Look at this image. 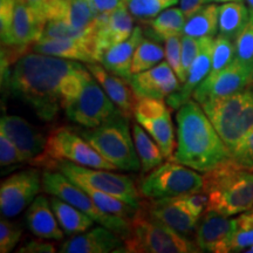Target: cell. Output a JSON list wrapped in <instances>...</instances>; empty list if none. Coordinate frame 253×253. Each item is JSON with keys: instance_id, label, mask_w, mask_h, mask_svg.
<instances>
[{"instance_id": "obj_43", "label": "cell", "mask_w": 253, "mask_h": 253, "mask_svg": "<svg viewBox=\"0 0 253 253\" xmlns=\"http://www.w3.org/2000/svg\"><path fill=\"white\" fill-rule=\"evenodd\" d=\"M21 233L23 230L19 224L6 219L0 221V252L8 253L12 251L20 240Z\"/></svg>"}, {"instance_id": "obj_33", "label": "cell", "mask_w": 253, "mask_h": 253, "mask_svg": "<svg viewBox=\"0 0 253 253\" xmlns=\"http://www.w3.org/2000/svg\"><path fill=\"white\" fill-rule=\"evenodd\" d=\"M164 55H166V50L163 49L162 46L154 41L142 39L135 50L134 58H132L131 73L137 74V73L155 67L158 63L162 62Z\"/></svg>"}, {"instance_id": "obj_10", "label": "cell", "mask_w": 253, "mask_h": 253, "mask_svg": "<svg viewBox=\"0 0 253 253\" xmlns=\"http://www.w3.org/2000/svg\"><path fill=\"white\" fill-rule=\"evenodd\" d=\"M52 170H59L78 185H89L114 197L122 199L136 209L142 203L140 189L130 177L114 173L113 170L94 169L79 166L69 161H58Z\"/></svg>"}, {"instance_id": "obj_16", "label": "cell", "mask_w": 253, "mask_h": 253, "mask_svg": "<svg viewBox=\"0 0 253 253\" xmlns=\"http://www.w3.org/2000/svg\"><path fill=\"white\" fill-rule=\"evenodd\" d=\"M134 28V17L126 2L112 13L99 15L94 27V47L97 62L107 49L129 39Z\"/></svg>"}, {"instance_id": "obj_4", "label": "cell", "mask_w": 253, "mask_h": 253, "mask_svg": "<svg viewBox=\"0 0 253 253\" xmlns=\"http://www.w3.org/2000/svg\"><path fill=\"white\" fill-rule=\"evenodd\" d=\"M123 240L125 252L129 253L201 252L196 242L155 219L141 205L131 218L130 232Z\"/></svg>"}, {"instance_id": "obj_3", "label": "cell", "mask_w": 253, "mask_h": 253, "mask_svg": "<svg viewBox=\"0 0 253 253\" xmlns=\"http://www.w3.org/2000/svg\"><path fill=\"white\" fill-rule=\"evenodd\" d=\"M203 179L209 198L207 211L231 217L253 208V170L232 157L205 172Z\"/></svg>"}, {"instance_id": "obj_50", "label": "cell", "mask_w": 253, "mask_h": 253, "mask_svg": "<svg viewBox=\"0 0 253 253\" xmlns=\"http://www.w3.org/2000/svg\"><path fill=\"white\" fill-rule=\"evenodd\" d=\"M181 8L186 19L194 15L196 12L199 11L204 5L208 4V0H179Z\"/></svg>"}, {"instance_id": "obj_35", "label": "cell", "mask_w": 253, "mask_h": 253, "mask_svg": "<svg viewBox=\"0 0 253 253\" xmlns=\"http://www.w3.org/2000/svg\"><path fill=\"white\" fill-rule=\"evenodd\" d=\"M251 131H253V101L237 116L229 130L221 136V140L232 151Z\"/></svg>"}, {"instance_id": "obj_17", "label": "cell", "mask_w": 253, "mask_h": 253, "mask_svg": "<svg viewBox=\"0 0 253 253\" xmlns=\"http://www.w3.org/2000/svg\"><path fill=\"white\" fill-rule=\"evenodd\" d=\"M0 131L4 132L32 166L39 164L46 149L47 138L36 126L17 115H4L0 120Z\"/></svg>"}, {"instance_id": "obj_52", "label": "cell", "mask_w": 253, "mask_h": 253, "mask_svg": "<svg viewBox=\"0 0 253 253\" xmlns=\"http://www.w3.org/2000/svg\"><path fill=\"white\" fill-rule=\"evenodd\" d=\"M162 1H164L166 2V4L169 6V7H171V6H173V5H176L177 2L179 1V0H162Z\"/></svg>"}, {"instance_id": "obj_51", "label": "cell", "mask_w": 253, "mask_h": 253, "mask_svg": "<svg viewBox=\"0 0 253 253\" xmlns=\"http://www.w3.org/2000/svg\"><path fill=\"white\" fill-rule=\"evenodd\" d=\"M231 1H244V0H208V4H211V2H231Z\"/></svg>"}, {"instance_id": "obj_9", "label": "cell", "mask_w": 253, "mask_h": 253, "mask_svg": "<svg viewBox=\"0 0 253 253\" xmlns=\"http://www.w3.org/2000/svg\"><path fill=\"white\" fill-rule=\"evenodd\" d=\"M204 179L197 170L169 160L160 164L140 183V192L148 199L178 197L203 190Z\"/></svg>"}, {"instance_id": "obj_20", "label": "cell", "mask_w": 253, "mask_h": 253, "mask_svg": "<svg viewBox=\"0 0 253 253\" xmlns=\"http://www.w3.org/2000/svg\"><path fill=\"white\" fill-rule=\"evenodd\" d=\"M252 101L253 87H250L235 94L208 100L201 106L221 137L229 130L242 110Z\"/></svg>"}, {"instance_id": "obj_18", "label": "cell", "mask_w": 253, "mask_h": 253, "mask_svg": "<svg viewBox=\"0 0 253 253\" xmlns=\"http://www.w3.org/2000/svg\"><path fill=\"white\" fill-rule=\"evenodd\" d=\"M141 207L155 219L166 224L170 229L175 230L176 232L183 236L194 233L198 225L199 218L196 217L185 207L179 196L170 198L149 199L148 202H142Z\"/></svg>"}, {"instance_id": "obj_48", "label": "cell", "mask_w": 253, "mask_h": 253, "mask_svg": "<svg viewBox=\"0 0 253 253\" xmlns=\"http://www.w3.org/2000/svg\"><path fill=\"white\" fill-rule=\"evenodd\" d=\"M19 253H54L55 249L54 245L49 243H43L41 240H31L26 244L21 245L19 250Z\"/></svg>"}, {"instance_id": "obj_1", "label": "cell", "mask_w": 253, "mask_h": 253, "mask_svg": "<svg viewBox=\"0 0 253 253\" xmlns=\"http://www.w3.org/2000/svg\"><path fill=\"white\" fill-rule=\"evenodd\" d=\"M91 77L75 60L34 52L21 56L2 84L41 120L52 121L81 94Z\"/></svg>"}, {"instance_id": "obj_49", "label": "cell", "mask_w": 253, "mask_h": 253, "mask_svg": "<svg viewBox=\"0 0 253 253\" xmlns=\"http://www.w3.org/2000/svg\"><path fill=\"white\" fill-rule=\"evenodd\" d=\"M99 15H107L119 8L126 0H88Z\"/></svg>"}, {"instance_id": "obj_38", "label": "cell", "mask_w": 253, "mask_h": 253, "mask_svg": "<svg viewBox=\"0 0 253 253\" xmlns=\"http://www.w3.org/2000/svg\"><path fill=\"white\" fill-rule=\"evenodd\" d=\"M236 59V45L235 41L219 34L213 41L212 50V63L211 71L209 74L221 71L227 67Z\"/></svg>"}, {"instance_id": "obj_28", "label": "cell", "mask_w": 253, "mask_h": 253, "mask_svg": "<svg viewBox=\"0 0 253 253\" xmlns=\"http://www.w3.org/2000/svg\"><path fill=\"white\" fill-rule=\"evenodd\" d=\"M250 20V9L242 1L224 2L219 6L218 31L221 36L236 41Z\"/></svg>"}, {"instance_id": "obj_42", "label": "cell", "mask_w": 253, "mask_h": 253, "mask_svg": "<svg viewBox=\"0 0 253 253\" xmlns=\"http://www.w3.org/2000/svg\"><path fill=\"white\" fill-rule=\"evenodd\" d=\"M181 38L182 36H175L166 39V58L167 62L169 63L172 71L176 73V75L183 84L185 82V78L182 71Z\"/></svg>"}, {"instance_id": "obj_47", "label": "cell", "mask_w": 253, "mask_h": 253, "mask_svg": "<svg viewBox=\"0 0 253 253\" xmlns=\"http://www.w3.org/2000/svg\"><path fill=\"white\" fill-rule=\"evenodd\" d=\"M182 198L183 203L185 204V207L195 214L196 217L201 218L203 216V213L207 211L209 198L208 195L202 190V191L197 192H191V194H185L179 196Z\"/></svg>"}, {"instance_id": "obj_7", "label": "cell", "mask_w": 253, "mask_h": 253, "mask_svg": "<svg viewBox=\"0 0 253 253\" xmlns=\"http://www.w3.org/2000/svg\"><path fill=\"white\" fill-rule=\"evenodd\" d=\"M42 188L47 194L55 196L62 201L67 202L68 204L78 208L82 212L88 214L90 218L101 224V225L108 227L114 232L121 236L123 239L129 235L131 230V218L120 217L115 214L104 213L95 205L90 196L84 191L81 186L74 183L63 175L59 170L46 169L42 171Z\"/></svg>"}, {"instance_id": "obj_53", "label": "cell", "mask_w": 253, "mask_h": 253, "mask_svg": "<svg viewBox=\"0 0 253 253\" xmlns=\"http://www.w3.org/2000/svg\"><path fill=\"white\" fill-rule=\"evenodd\" d=\"M246 4L249 6V9H250V13H253V0H245Z\"/></svg>"}, {"instance_id": "obj_11", "label": "cell", "mask_w": 253, "mask_h": 253, "mask_svg": "<svg viewBox=\"0 0 253 253\" xmlns=\"http://www.w3.org/2000/svg\"><path fill=\"white\" fill-rule=\"evenodd\" d=\"M120 112L101 84L91 77L81 94L66 108L71 121L86 128H96Z\"/></svg>"}, {"instance_id": "obj_32", "label": "cell", "mask_w": 253, "mask_h": 253, "mask_svg": "<svg viewBox=\"0 0 253 253\" xmlns=\"http://www.w3.org/2000/svg\"><path fill=\"white\" fill-rule=\"evenodd\" d=\"M79 186H81V188L90 196V198L93 199L95 205H96V207L104 213L115 214V216L126 218H132V216H134L136 212V210H137L136 208L126 203L122 199L114 197V196L106 194V192L103 191H100V190L95 188H91L89 185Z\"/></svg>"}, {"instance_id": "obj_45", "label": "cell", "mask_w": 253, "mask_h": 253, "mask_svg": "<svg viewBox=\"0 0 253 253\" xmlns=\"http://www.w3.org/2000/svg\"><path fill=\"white\" fill-rule=\"evenodd\" d=\"M181 45H182V71L186 81L190 68H191L196 56L198 54L199 39H196V38L183 34L181 38Z\"/></svg>"}, {"instance_id": "obj_12", "label": "cell", "mask_w": 253, "mask_h": 253, "mask_svg": "<svg viewBox=\"0 0 253 253\" xmlns=\"http://www.w3.org/2000/svg\"><path fill=\"white\" fill-rule=\"evenodd\" d=\"M163 99L140 97L136 103L134 116L140 125L156 141L164 158L172 157L176 150L175 129L171 112Z\"/></svg>"}, {"instance_id": "obj_34", "label": "cell", "mask_w": 253, "mask_h": 253, "mask_svg": "<svg viewBox=\"0 0 253 253\" xmlns=\"http://www.w3.org/2000/svg\"><path fill=\"white\" fill-rule=\"evenodd\" d=\"M99 14L88 0H67L65 20L73 27L82 31L93 30Z\"/></svg>"}, {"instance_id": "obj_21", "label": "cell", "mask_w": 253, "mask_h": 253, "mask_svg": "<svg viewBox=\"0 0 253 253\" xmlns=\"http://www.w3.org/2000/svg\"><path fill=\"white\" fill-rule=\"evenodd\" d=\"M213 37H204L199 39V50L186 78V81L175 93L167 97L168 106L171 109H178L191 99L199 84L208 77L211 71L213 50Z\"/></svg>"}, {"instance_id": "obj_41", "label": "cell", "mask_w": 253, "mask_h": 253, "mask_svg": "<svg viewBox=\"0 0 253 253\" xmlns=\"http://www.w3.org/2000/svg\"><path fill=\"white\" fill-rule=\"evenodd\" d=\"M31 7L43 20H65L67 13V0H27Z\"/></svg>"}, {"instance_id": "obj_23", "label": "cell", "mask_w": 253, "mask_h": 253, "mask_svg": "<svg viewBox=\"0 0 253 253\" xmlns=\"http://www.w3.org/2000/svg\"><path fill=\"white\" fill-rule=\"evenodd\" d=\"M87 68L95 78V80L101 84L110 100L116 104L120 112L126 118H131L134 115L136 103L140 96L135 93L130 81L128 79L113 74L107 71L102 65H97L96 62L88 63Z\"/></svg>"}, {"instance_id": "obj_25", "label": "cell", "mask_w": 253, "mask_h": 253, "mask_svg": "<svg viewBox=\"0 0 253 253\" xmlns=\"http://www.w3.org/2000/svg\"><path fill=\"white\" fill-rule=\"evenodd\" d=\"M33 50L41 54L75 60V61L87 63L97 62L93 40L52 39L37 41L33 45Z\"/></svg>"}, {"instance_id": "obj_22", "label": "cell", "mask_w": 253, "mask_h": 253, "mask_svg": "<svg viewBox=\"0 0 253 253\" xmlns=\"http://www.w3.org/2000/svg\"><path fill=\"white\" fill-rule=\"evenodd\" d=\"M62 253L125 252V240L108 227L101 225L75 235L60 249Z\"/></svg>"}, {"instance_id": "obj_31", "label": "cell", "mask_w": 253, "mask_h": 253, "mask_svg": "<svg viewBox=\"0 0 253 253\" xmlns=\"http://www.w3.org/2000/svg\"><path fill=\"white\" fill-rule=\"evenodd\" d=\"M186 17L181 8H166L150 21L151 30L160 39L166 40L170 37L183 36Z\"/></svg>"}, {"instance_id": "obj_15", "label": "cell", "mask_w": 253, "mask_h": 253, "mask_svg": "<svg viewBox=\"0 0 253 253\" xmlns=\"http://www.w3.org/2000/svg\"><path fill=\"white\" fill-rule=\"evenodd\" d=\"M236 229L237 219H229L227 216L216 211H205L196 227L195 242L203 252H231V243Z\"/></svg>"}, {"instance_id": "obj_2", "label": "cell", "mask_w": 253, "mask_h": 253, "mask_svg": "<svg viewBox=\"0 0 253 253\" xmlns=\"http://www.w3.org/2000/svg\"><path fill=\"white\" fill-rule=\"evenodd\" d=\"M176 122L177 145L170 160L207 172L231 158L230 149L197 101L179 107Z\"/></svg>"}, {"instance_id": "obj_40", "label": "cell", "mask_w": 253, "mask_h": 253, "mask_svg": "<svg viewBox=\"0 0 253 253\" xmlns=\"http://www.w3.org/2000/svg\"><path fill=\"white\" fill-rule=\"evenodd\" d=\"M131 15L138 20H153L169 7L162 0H126Z\"/></svg>"}, {"instance_id": "obj_54", "label": "cell", "mask_w": 253, "mask_h": 253, "mask_svg": "<svg viewBox=\"0 0 253 253\" xmlns=\"http://www.w3.org/2000/svg\"><path fill=\"white\" fill-rule=\"evenodd\" d=\"M246 252H253V248H251V249H249V250H248V251H246Z\"/></svg>"}, {"instance_id": "obj_14", "label": "cell", "mask_w": 253, "mask_h": 253, "mask_svg": "<svg viewBox=\"0 0 253 253\" xmlns=\"http://www.w3.org/2000/svg\"><path fill=\"white\" fill-rule=\"evenodd\" d=\"M250 87H253L252 73L235 59L227 67L209 74L196 88L192 97L202 104L208 100L235 94Z\"/></svg>"}, {"instance_id": "obj_39", "label": "cell", "mask_w": 253, "mask_h": 253, "mask_svg": "<svg viewBox=\"0 0 253 253\" xmlns=\"http://www.w3.org/2000/svg\"><path fill=\"white\" fill-rule=\"evenodd\" d=\"M236 59L242 62L253 75V13H250V20L242 33L237 37Z\"/></svg>"}, {"instance_id": "obj_30", "label": "cell", "mask_w": 253, "mask_h": 253, "mask_svg": "<svg viewBox=\"0 0 253 253\" xmlns=\"http://www.w3.org/2000/svg\"><path fill=\"white\" fill-rule=\"evenodd\" d=\"M218 13L219 6L211 4L204 5L194 15L186 19L183 34L201 39L204 37H214L218 31Z\"/></svg>"}, {"instance_id": "obj_19", "label": "cell", "mask_w": 253, "mask_h": 253, "mask_svg": "<svg viewBox=\"0 0 253 253\" xmlns=\"http://www.w3.org/2000/svg\"><path fill=\"white\" fill-rule=\"evenodd\" d=\"M131 87L140 97L164 99L179 88L181 81L167 61H162L148 71L132 74Z\"/></svg>"}, {"instance_id": "obj_26", "label": "cell", "mask_w": 253, "mask_h": 253, "mask_svg": "<svg viewBox=\"0 0 253 253\" xmlns=\"http://www.w3.org/2000/svg\"><path fill=\"white\" fill-rule=\"evenodd\" d=\"M142 39H143V34H142L141 27H135L129 39L107 49L101 56L99 62L107 71L129 80L132 77V58Z\"/></svg>"}, {"instance_id": "obj_36", "label": "cell", "mask_w": 253, "mask_h": 253, "mask_svg": "<svg viewBox=\"0 0 253 253\" xmlns=\"http://www.w3.org/2000/svg\"><path fill=\"white\" fill-rule=\"evenodd\" d=\"M52 39H84L94 41V28L89 31H82L73 27L66 20H49L46 23L38 41Z\"/></svg>"}, {"instance_id": "obj_44", "label": "cell", "mask_w": 253, "mask_h": 253, "mask_svg": "<svg viewBox=\"0 0 253 253\" xmlns=\"http://www.w3.org/2000/svg\"><path fill=\"white\" fill-rule=\"evenodd\" d=\"M23 162H26V160L21 151L4 132L0 131V164L1 167H9Z\"/></svg>"}, {"instance_id": "obj_8", "label": "cell", "mask_w": 253, "mask_h": 253, "mask_svg": "<svg viewBox=\"0 0 253 253\" xmlns=\"http://www.w3.org/2000/svg\"><path fill=\"white\" fill-rule=\"evenodd\" d=\"M62 160L94 169L118 170L113 163L95 150L86 138L80 137L65 126L53 130L47 137L46 149L38 167L53 169L55 163Z\"/></svg>"}, {"instance_id": "obj_46", "label": "cell", "mask_w": 253, "mask_h": 253, "mask_svg": "<svg viewBox=\"0 0 253 253\" xmlns=\"http://www.w3.org/2000/svg\"><path fill=\"white\" fill-rule=\"evenodd\" d=\"M231 157L242 166L253 170V131L231 151Z\"/></svg>"}, {"instance_id": "obj_13", "label": "cell", "mask_w": 253, "mask_h": 253, "mask_svg": "<svg viewBox=\"0 0 253 253\" xmlns=\"http://www.w3.org/2000/svg\"><path fill=\"white\" fill-rule=\"evenodd\" d=\"M42 188V172L38 169L24 170L5 178L0 185V210L6 218L19 213L37 198Z\"/></svg>"}, {"instance_id": "obj_27", "label": "cell", "mask_w": 253, "mask_h": 253, "mask_svg": "<svg viewBox=\"0 0 253 253\" xmlns=\"http://www.w3.org/2000/svg\"><path fill=\"white\" fill-rule=\"evenodd\" d=\"M53 211H54L56 219L60 226L67 236H75L79 233L86 232L94 225V219L88 214L82 212L78 208L68 204L55 196H52L49 199Z\"/></svg>"}, {"instance_id": "obj_29", "label": "cell", "mask_w": 253, "mask_h": 253, "mask_svg": "<svg viewBox=\"0 0 253 253\" xmlns=\"http://www.w3.org/2000/svg\"><path fill=\"white\" fill-rule=\"evenodd\" d=\"M131 134L134 138L136 151L141 162V170L143 173L150 172L151 170L163 163V154L158 147L156 141L148 134V131L140 123H134L131 126Z\"/></svg>"}, {"instance_id": "obj_37", "label": "cell", "mask_w": 253, "mask_h": 253, "mask_svg": "<svg viewBox=\"0 0 253 253\" xmlns=\"http://www.w3.org/2000/svg\"><path fill=\"white\" fill-rule=\"evenodd\" d=\"M237 219V229L231 243V252L248 251L253 248V208Z\"/></svg>"}, {"instance_id": "obj_6", "label": "cell", "mask_w": 253, "mask_h": 253, "mask_svg": "<svg viewBox=\"0 0 253 253\" xmlns=\"http://www.w3.org/2000/svg\"><path fill=\"white\" fill-rule=\"evenodd\" d=\"M45 25L27 0H0L1 47L25 54L28 46L40 39Z\"/></svg>"}, {"instance_id": "obj_5", "label": "cell", "mask_w": 253, "mask_h": 253, "mask_svg": "<svg viewBox=\"0 0 253 253\" xmlns=\"http://www.w3.org/2000/svg\"><path fill=\"white\" fill-rule=\"evenodd\" d=\"M84 138L95 150L123 171H138L141 162L130 134L128 118L121 112L96 128L84 131Z\"/></svg>"}, {"instance_id": "obj_24", "label": "cell", "mask_w": 253, "mask_h": 253, "mask_svg": "<svg viewBox=\"0 0 253 253\" xmlns=\"http://www.w3.org/2000/svg\"><path fill=\"white\" fill-rule=\"evenodd\" d=\"M26 224L34 236L42 239H63V230L53 211L50 201L37 196L26 211Z\"/></svg>"}]
</instances>
